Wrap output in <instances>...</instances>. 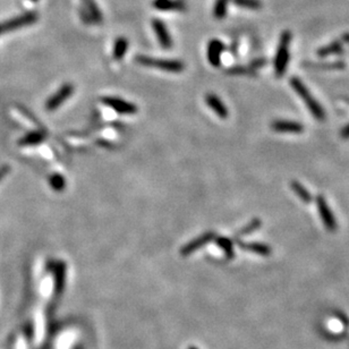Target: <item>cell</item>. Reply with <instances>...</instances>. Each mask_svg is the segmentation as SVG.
<instances>
[{"label": "cell", "mask_w": 349, "mask_h": 349, "mask_svg": "<svg viewBox=\"0 0 349 349\" xmlns=\"http://www.w3.org/2000/svg\"><path fill=\"white\" fill-rule=\"evenodd\" d=\"M290 85L295 90L297 94L303 99V101L305 102L306 107L309 108L310 112L312 113L314 118L319 120V122H323V120L326 119V112H324V110L322 107H321L320 103L313 98V95L311 94V92L307 90L305 84H304L299 78L293 77L290 78Z\"/></svg>", "instance_id": "6da1fadb"}, {"label": "cell", "mask_w": 349, "mask_h": 349, "mask_svg": "<svg viewBox=\"0 0 349 349\" xmlns=\"http://www.w3.org/2000/svg\"><path fill=\"white\" fill-rule=\"evenodd\" d=\"M135 60L142 66L157 68V70L168 73H181L185 70L184 63L175 59H159V58H152L140 55V56H136Z\"/></svg>", "instance_id": "7a4b0ae2"}, {"label": "cell", "mask_w": 349, "mask_h": 349, "mask_svg": "<svg viewBox=\"0 0 349 349\" xmlns=\"http://www.w3.org/2000/svg\"><path fill=\"white\" fill-rule=\"evenodd\" d=\"M292 41V33L289 31H285L281 33L280 37L279 46L277 54H276L275 58V72L277 77H281L286 73L287 66H288L289 61V43Z\"/></svg>", "instance_id": "3957f363"}, {"label": "cell", "mask_w": 349, "mask_h": 349, "mask_svg": "<svg viewBox=\"0 0 349 349\" xmlns=\"http://www.w3.org/2000/svg\"><path fill=\"white\" fill-rule=\"evenodd\" d=\"M101 102L120 115H135L139 111V108L134 103L116 96H103Z\"/></svg>", "instance_id": "277c9868"}, {"label": "cell", "mask_w": 349, "mask_h": 349, "mask_svg": "<svg viewBox=\"0 0 349 349\" xmlns=\"http://www.w3.org/2000/svg\"><path fill=\"white\" fill-rule=\"evenodd\" d=\"M315 203H316L317 210H319L321 220H322V222L324 224V227L327 228V230L330 231V233H334V231H337V228H338L337 221H336V219H334L333 213L331 212L330 206L328 205L324 196L323 195L317 196V198L315 199Z\"/></svg>", "instance_id": "5b68a950"}, {"label": "cell", "mask_w": 349, "mask_h": 349, "mask_svg": "<svg viewBox=\"0 0 349 349\" xmlns=\"http://www.w3.org/2000/svg\"><path fill=\"white\" fill-rule=\"evenodd\" d=\"M37 19V15L33 12H29L23 14V15L17 16L15 18L7 20L5 23H0V34L10 32V31H15L19 27L31 25V24L36 23Z\"/></svg>", "instance_id": "8992f818"}, {"label": "cell", "mask_w": 349, "mask_h": 349, "mask_svg": "<svg viewBox=\"0 0 349 349\" xmlns=\"http://www.w3.org/2000/svg\"><path fill=\"white\" fill-rule=\"evenodd\" d=\"M75 88L73 86L71 83H66L61 88L58 90V91L50 96L49 99L47 100L46 102V108L49 111H54L59 108V107L63 105V103L66 101L67 99H70L73 93H74Z\"/></svg>", "instance_id": "52a82bcc"}, {"label": "cell", "mask_w": 349, "mask_h": 349, "mask_svg": "<svg viewBox=\"0 0 349 349\" xmlns=\"http://www.w3.org/2000/svg\"><path fill=\"white\" fill-rule=\"evenodd\" d=\"M217 234L214 231H208V233H204L201 236L196 237L194 240H191L189 243H187L185 246H183V248L181 250V254L183 257H187V255L194 253L200 248L204 247L205 245H208L211 241H213L216 239Z\"/></svg>", "instance_id": "ba28073f"}, {"label": "cell", "mask_w": 349, "mask_h": 349, "mask_svg": "<svg viewBox=\"0 0 349 349\" xmlns=\"http://www.w3.org/2000/svg\"><path fill=\"white\" fill-rule=\"evenodd\" d=\"M152 27H153L154 33L157 34L159 43L164 49H170L172 47V39L170 33L165 26V24L161 19L152 20Z\"/></svg>", "instance_id": "9c48e42d"}, {"label": "cell", "mask_w": 349, "mask_h": 349, "mask_svg": "<svg viewBox=\"0 0 349 349\" xmlns=\"http://www.w3.org/2000/svg\"><path fill=\"white\" fill-rule=\"evenodd\" d=\"M224 51V46L221 41L213 39L208 43V50H206V56H208L209 63L213 67H219L221 65V55Z\"/></svg>", "instance_id": "30bf717a"}, {"label": "cell", "mask_w": 349, "mask_h": 349, "mask_svg": "<svg viewBox=\"0 0 349 349\" xmlns=\"http://www.w3.org/2000/svg\"><path fill=\"white\" fill-rule=\"evenodd\" d=\"M272 130L278 133H289V134H300L304 132V126L302 124L289 120H275L271 123Z\"/></svg>", "instance_id": "8fae6325"}, {"label": "cell", "mask_w": 349, "mask_h": 349, "mask_svg": "<svg viewBox=\"0 0 349 349\" xmlns=\"http://www.w3.org/2000/svg\"><path fill=\"white\" fill-rule=\"evenodd\" d=\"M205 102H206V105H208L210 108L213 110L214 113H216L218 117H220V118H222V119L228 118V116H229V111H228L227 107L223 105V102L221 101V99L219 98V96L213 94V93H209V94H206V96H205Z\"/></svg>", "instance_id": "7c38bea8"}, {"label": "cell", "mask_w": 349, "mask_h": 349, "mask_svg": "<svg viewBox=\"0 0 349 349\" xmlns=\"http://www.w3.org/2000/svg\"><path fill=\"white\" fill-rule=\"evenodd\" d=\"M153 7L161 12H182L186 8L182 0H154Z\"/></svg>", "instance_id": "4fadbf2b"}, {"label": "cell", "mask_w": 349, "mask_h": 349, "mask_svg": "<svg viewBox=\"0 0 349 349\" xmlns=\"http://www.w3.org/2000/svg\"><path fill=\"white\" fill-rule=\"evenodd\" d=\"M238 246L241 250L252 252V253L258 254L261 257H269L271 254V247L267 244L262 243H244V241H238Z\"/></svg>", "instance_id": "5bb4252c"}, {"label": "cell", "mask_w": 349, "mask_h": 349, "mask_svg": "<svg viewBox=\"0 0 349 349\" xmlns=\"http://www.w3.org/2000/svg\"><path fill=\"white\" fill-rule=\"evenodd\" d=\"M44 140H46V134L40 130H34V132H30L24 135L18 141V144L20 147H31V145L41 144Z\"/></svg>", "instance_id": "9a60e30c"}, {"label": "cell", "mask_w": 349, "mask_h": 349, "mask_svg": "<svg viewBox=\"0 0 349 349\" xmlns=\"http://www.w3.org/2000/svg\"><path fill=\"white\" fill-rule=\"evenodd\" d=\"M343 53V43L340 41H333L328 46H324L322 48H320L317 50V56L319 57H328L331 56V55H338Z\"/></svg>", "instance_id": "2e32d148"}, {"label": "cell", "mask_w": 349, "mask_h": 349, "mask_svg": "<svg viewBox=\"0 0 349 349\" xmlns=\"http://www.w3.org/2000/svg\"><path fill=\"white\" fill-rule=\"evenodd\" d=\"M290 187L293 188L294 193H295V194L298 196V198L302 200L304 203H306V204H309V203L313 201V198H312V195H311V193L307 191V189L304 187V186L300 184L299 182H297V181L290 182Z\"/></svg>", "instance_id": "e0dca14e"}, {"label": "cell", "mask_w": 349, "mask_h": 349, "mask_svg": "<svg viewBox=\"0 0 349 349\" xmlns=\"http://www.w3.org/2000/svg\"><path fill=\"white\" fill-rule=\"evenodd\" d=\"M214 241H216V244L219 246L221 250L223 251V253L226 254V257L228 258H234L235 257V251H234V244H233V240L229 239V238L227 237H223V236H217L216 239H214Z\"/></svg>", "instance_id": "ac0fdd59"}, {"label": "cell", "mask_w": 349, "mask_h": 349, "mask_svg": "<svg viewBox=\"0 0 349 349\" xmlns=\"http://www.w3.org/2000/svg\"><path fill=\"white\" fill-rule=\"evenodd\" d=\"M129 49V41L126 37H118L113 46V58L116 60H122Z\"/></svg>", "instance_id": "d6986e66"}, {"label": "cell", "mask_w": 349, "mask_h": 349, "mask_svg": "<svg viewBox=\"0 0 349 349\" xmlns=\"http://www.w3.org/2000/svg\"><path fill=\"white\" fill-rule=\"evenodd\" d=\"M86 9H88V14L90 18L93 23H101L102 22V14L100 12L98 5H96L94 0H84Z\"/></svg>", "instance_id": "ffe728a7"}, {"label": "cell", "mask_w": 349, "mask_h": 349, "mask_svg": "<svg viewBox=\"0 0 349 349\" xmlns=\"http://www.w3.org/2000/svg\"><path fill=\"white\" fill-rule=\"evenodd\" d=\"M49 184L54 191L61 192L66 187V179H65V177L61 174L55 172V174H53L49 177Z\"/></svg>", "instance_id": "44dd1931"}, {"label": "cell", "mask_w": 349, "mask_h": 349, "mask_svg": "<svg viewBox=\"0 0 349 349\" xmlns=\"http://www.w3.org/2000/svg\"><path fill=\"white\" fill-rule=\"evenodd\" d=\"M262 224V221L260 219H253L251 221L250 223L246 224V226L241 228L240 230H238V233H236V235H235V238H240L243 236H246V235H250L252 233H254V231H257L258 228L261 227Z\"/></svg>", "instance_id": "7402d4cb"}, {"label": "cell", "mask_w": 349, "mask_h": 349, "mask_svg": "<svg viewBox=\"0 0 349 349\" xmlns=\"http://www.w3.org/2000/svg\"><path fill=\"white\" fill-rule=\"evenodd\" d=\"M309 66L313 68H320V70H344L346 64L344 61H333V63H310Z\"/></svg>", "instance_id": "603a6c76"}, {"label": "cell", "mask_w": 349, "mask_h": 349, "mask_svg": "<svg viewBox=\"0 0 349 349\" xmlns=\"http://www.w3.org/2000/svg\"><path fill=\"white\" fill-rule=\"evenodd\" d=\"M227 9H228V0H217L216 3H214L213 8V15L216 18H223L224 16L227 15Z\"/></svg>", "instance_id": "cb8c5ba5"}, {"label": "cell", "mask_w": 349, "mask_h": 349, "mask_svg": "<svg viewBox=\"0 0 349 349\" xmlns=\"http://www.w3.org/2000/svg\"><path fill=\"white\" fill-rule=\"evenodd\" d=\"M235 5L247 9H260L262 3L260 0H233Z\"/></svg>", "instance_id": "d4e9b609"}, {"label": "cell", "mask_w": 349, "mask_h": 349, "mask_svg": "<svg viewBox=\"0 0 349 349\" xmlns=\"http://www.w3.org/2000/svg\"><path fill=\"white\" fill-rule=\"evenodd\" d=\"M227 73L231 75H254L255 74L254 70H252L250 66L248 67L235 66L233 68H230V70H228Z\"/></svg>", "instance_id": "484cf974"}, {"label": "cell", "mask_w": 349, "mask_h": 349, "mask_svg": "<svg viewBox=\"0 0 349 349\" xmlns=\"http://www.w3.org/2000/svg\"><path fill=\"white\" fill-rule=\"evenodd\" d=\"M267 64V60L263 59V58H258V59H255L251 63L250 67L252 68V70H255V68H261L263 67L264 65Z\"/></svg>", "instance_id": "4316f807"}, {"label": "cell", "mask_w": 349, "mask_h": 349, "mask_svg": "<svg viewBox=\"0 0 349 349\" xmlns=\"http://www.w3.org/2000/svg\"><path fill=\"white\" fill-rule=\"evenodd\" d=\"M9 170H10V168L7 165H3L0 167V181H1V179L5 177L7 174H8Z\"/></svg>", "instance_id": "83f0119b"}, {"label": "cell", "mask_w": 349, "mask_h": 349, "mask_svg": "<svg viewBox=\"0 0 349 349\" xmlns=\"http://www.w3.org/2000/svg\"><path fill=\"white\" fill-rule=\"evenodd\" d=\"M340 135H341V137H343V139H345V140H348V139H349V124H348V125H346V126L344 127L343 130H341Z\"/></svg>", "instance_id": "f1b7e54d"}, {"label": "cell", "mask_w": 349, "mask_h": 349, "mask_svg": "<svg viewBox=\"0 0 349 349\" xmlns=\"http://www.w3.org/2000/svg\"><path fill=\"white\" fill-rule=\"evenodd\" d=\"M343 39H344L345 42L349 43V33H345L344 36H343Z\"/></svg>", "instance_id": "f546056e"}, {"label": "cell", "mask_w": 349, "mask_h": 349, "mask_svg": "<svg viewBox=\"0 0 349 349\" xmlns=\"http://www.w3.org/2000/svg\"><path fill=\"white\" fill-rule=\"evenodd\" d=\"M31 1H37V0H31Z\"/></svg>", "instance_id": "4dcf8cb0"}]
</instances>
